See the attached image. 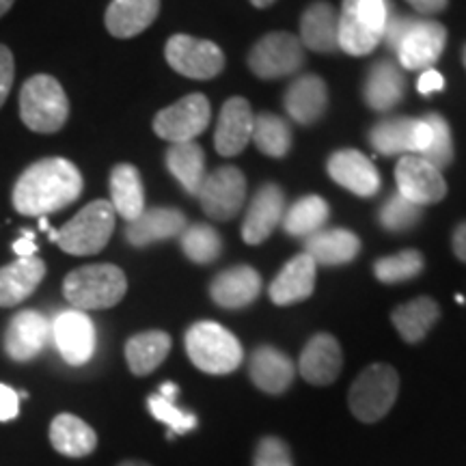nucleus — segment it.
Here are the masks:
<instances>
[{
  "label": "nucleus",
  "instance_id": "obj_19",
  "mask_svg": "<svg viewBox=\"0 0 466 466\" xmlns=\"http://www.w3.org/2000/svg\"><path fill=\"white\" fill-rule=\"evenodd\" d=\"M329 175L341 188L357 197H374L380 190V175L374 162L357 149H339L329 158Z\"/></svg>",
  "mask_w": 466,
  "mask_h": 466
},
{
  "label": "nucleus",
  "instance_id": "obj_38",
  "mask_svg": "<svg viewBox=\"0 0 466 466\" xmlns=\"http://www.w3.org/2000/svg\"><path fill=\"white\" fill-rule=\"evenodd\" d=\"M184 255L195 264H212L223 253V242L217 229L209 225H190L186 227L182 236Z\"/></svg>",
  "mask_w": 466,
  "mask_h": 466
},
{
  "label": "nucleus",
  "instance_id": "obj_51",
  "mask_svg": "<svg viewBox=\"0 0 466 466\" xmlns=\"http://www.w3.org/2000/svg\"><path fill=\"white\" fill-rule=\"evenodd\" d=\"M14 3H15V0H0V17L7 14L11 7H14Z\"/></svg>",
  "mask_w": 466,
  "mask_h": 466
},
{
  "label": "nucleus",
  "instance_id": "obj_27",
  "mask_svg": "<svg viewBox=\"0 0 466 466\" xmlns=\"http://www.w3.org/2000/svg\"><path fill=\"white\" fill-rule=\"evenodd\" d=\"M158 14L160 0H113L104 22L113 37L130 39L147 31Z\"/></svg>",
  "mask_w": 466,
  "mask_h": 466
},
{
  "label": "nucleus",
  "instance_id": "obj_12",
  "mask_svg": "<svg viewBox=\"0 0 466 466\" xmlns=\"http://www.w3.org/2000/svg\"><path fill=\"white\" fill-rule=\"evenodd\" d=\"M197 197L209 218L231 220L240 214L244 201H247V179L240 168L220 167L206 175Z\"/></svg>",
  "mask_w": 466,
  "mask_h": 466
},
{
  "label": "nucleus",
  "instance_id": "obj_23",
  "mask_svg": "<svg viewBox=\"0 0 466 466\" xmlns=\"http://www.w3.org/2000/svg\"><path fill=\"white\" fill-rule=\"evenodd\" d=\"M248 374L255 387L268 395H281L294 382L296 367L288 354L272 346H259L250 354Z\"/></svg>",
  "mask_w": 466,
  "mask_h": 466
},
{
  "label": "nucleus",
  "instance_id": "obj_29",
  "mask_svg": "<svg viewBox=\"0 0 466 466\" xmlns=\"http://www.w3.org/2000/svg\"><path fill=\"white\" fill-rule=\"evenodd\" d=\"M300 44L313 52L339 48V11L329 3H313L300 20Z\"/></svg>",
  "mask_w": 466,
  "mask_h": 466
},
{
  "label": "nucleus",
  "instance_id": "obj_5",
  "mask_svg": "<svg viewBox=\"0 0 466 466\" xmlns=\"http://www.w3.org/2000/svg\"><path fill=\"white\" fill-rule=\"evenodd\" d=\"M20 115L28 130L55 134L67 124L69 100L61 83L48 74L28 78L20 91Z\"/></svg>",
  "mask_w": 466,
  "mask_h": 466
},
{
  "label": "nucleus",
  "instance_id": "obj_41",
  "mask_svg": "<svg viewBox=\"0 0 466 466\" xmlns=\"http://www.w3.org/2000/svg\"><path fill=\"white\" fill-rule=\"evenodd\" d=\"M378 218H380V225L387 231L401 233L412 229V227L421 220V208L395 192V195L389 197V201L380 208Z\"/></svg>",
  "mask_w": 466,
  "mask_h": 466
},
{
  "label": "nucleus",
  "instance_id": "obj_16",
  "mask_svg": "<svg viewBox=\"0 0 466 466\" xmlns=\"http://www.w3.org/2000/svg\"><path fill=\"white\" fill-rule=\"evenodd\" d=\"M285 214V195L277 184H266L255 192L242 223V240L247 244H261L281 225Z\"/></svg>",
  "mask_w": 466,
  "mask_h": 466
},
{
  "label": "nucleus",
  "instance_id": "obj_45",
  "mask_svg": "<svg viewBox=\"0 0 466 466\" xmlns=\"http://www.w3.org/2000/svg\"><path fill=\"white\" fill-rule=\"evenodd\" d=\"M20 415V393L9 384H0V421H14Z\"/></svg>",
  "mask_w": 466,
  "mask_h": 466
},
{
  "label": "nucleus",
  "instance_id": "obj_33",
  "mask_svg": "<svg viewBox=\"0 0 466 466\" xmlns=\"http://www.w3.org/2000/svg\"><path fill=\"white\" fill-rule=\"evenodd\" d=\"M171 352V337L165 330H145L127 339L126 360L134 376H147L165 363Z\"/></svg>",
  "mask_w": 466,
  "mask_h": 466
},
{
  "label": "nucleus",
  "instance_id": "obj_8",
  "mask_svg": "<svg viewBox=\"0 0 466 466\" xmlns=\"http://www.w3.org/2000/svg\"><path fill=\"white\" fill-rule=\"evenodd\" d=\"M305 63V52L299 37L291 33H270L253 46L248 67L258 78L277 80L296 74Z\"/></svg>",
  "mask_w": 466,
  "mask_h": 466
},
{
  "label": "nucleus",
  "instance_id": "obj_4",
  "mask_svg": "<svg viewBox=\"0 0 466 466\" xmlns=\"http://www.w3.org/2000/svg\"><path fill=\"white\" fill-rule=\"evenodd\" d=\"M387 22V0H343L339 48L352 56L370 55L380 46Z\"/></svg>",
  "mask_w": 466,
  "mask_h": 466
},
{
  "label": "nucleus",
  "instance_id": "obj_28",
  "mask_svg": "<svg viewBox=\"0 0 466 466\" xmlns=\"http://www.w3.org/2000/svg\"><path fill=\"white\" fill-rule=\"evenodd\" d=\"M46 277V264L39 258H17L0 268V307H15L26 300Z\"/></svg>",
  "mask_w": 466,
  "mask_h": 466
},
{
  "label": "nucleus",
  "instance_id": "obj_25",
  "mask_svg": "<svg viewBox=\"0 0 466 466\" xmlns=\"http://www.w3.org/2000/svg\"><path fill=\"white\" fill-rule=\"evenodd\" d=\"M406 96V78L401 67L391 61H378L367 72L363 85L365 104L376 113L393 110Z\"/></svg>",
  "mask_w": 466,
  "mask_h": 466
},
{
  "label": "nucleus",
  "instance_id": "obj_52",
  "mask_svg": "<svg viewBox=\"0 0 466 466\" xmlns=\"http://www.w3.org/2000/svg\"><path fill=\"white\" fill-rule=\"evenodd\" d=\"M250 3H253L258 9H266V7H270V5H275L277 0H250Z\"/></svg>",
  "mask_w": 466,
  "mask_h": 466
},
{
  "label": "nucleus",
  "instance_id": "obj_3",
  "mask_svg": "<svg viewBox=\"0 0 466 466\" xmlns=\"http://www.w3.org/2000/svg\"><path fill=\"white\" fill-rule=\"evenodd\" d=\"M186 352L197 370L212 376L231 374L244 360L240 341L217 322L192 324L186 333Z\"/></svg>",
  "mask_w": 466,
  "mask_h": 466
},
{
  "label": "nucleus",
  "instance_id": "obj_14",
  "mask_svg": "<svg viewBox=\"0 0 466 466\" xmlns=\"http://www.w3.org/2000/svg\"><path fill=\"white\" fill-rule=\"evenodd\" d=\"M447 44V28L434 20H417L412 17L404 37L395 50L400 66L410 72L430 69L439 61Z\"/></svg>",
  "mask_w": 466,
  "mask_h": 466
},
{
  "label": "nucleus",
  "instance_id": "obj_31",
  "mask_svg": "<svg viewBox=\"0 0 466 466\" xmlns=\"http://www.w3.org/2000/svg\"><path fill=\"white\" fill-rule=\"evenodd\" d=\"M50 442L58 453L69 458H85L96 451L97 434L83 419L61 412L50 423Z\"/></svg>",
  "mask_w": 466,
  "mask_h": 466
},
{
  "label": "nucleus",
  "instance_id": "obj_35",
  "mask_svg": "<svg viewBox=\"0 0 466 466\" xmlns=\"http://www.w3.org/2000/svg\"><path fill=\"white\" fill-rule=\"evenodd\" d=\"M168 171L188 195H197L206 179V154L195 141L175 143L167 151Z\"/></svg>",
  "mask_w": 466,
  "mask_h": 466
},
{
  "label": "nucleus",
  "instance_id": "obj_30",
  "mask_svg": "<svg viewBox=\"0 0 466 466\" xmlns=\"http://www.w3.org/2000/svg\"><path fill=\"white\" fill-rule=\"evenodd\" d=\"M305 253L318 266H343L357 259L360 240L348 229L318 231L305 240Z\"/></svg>",
  "mask_w": 466,
  "mask_h": 466
},
{
  "label": "nucleus",
  "instance_id": "obj_48",
  "mask_svg": "<svg viewBox=\"0 0 466 466\" xmlns=\"http://www.w3.org/2000/svg\"><path fill=\"white\" fill-rule=\"evenodd\" d=\"M406 3L415 11H419V14L434 15V14H441V11H445L447 5H450V0H406Z\"/></svg>",
  "mask_w": 466,
  "mask_h": 466
},
{
  "label": "nucleus",
  "instance_id": "obj_20",
  "mask_svg": "<svg viewBox=\"0 0 466 466\" xmlns=\"http://www.w3.org/2000/svg\"><path fill=\"white\" fill-rule=\"evenodd\" d=\"M343 354L339 341L333 335L319 333L311 337L302 350L299 360V371L309 384L316 387H326V384L335 382L341 374Z\"/></svg>",
  "mask_w": 466,
  "mask_h": 466
},
{
  "label": "nucleus",
  "instance_id": "obj_50",
  "mask_svg": "<svg viewBox=\"0 0 466 466\" xmlns=\"http://www.w3.org/2000/svg\"><path fill=\"white\" fill-rule=\"evenodd\" d=\"M158 393L167 400H175V398H177V393H179V387H177V384H173V382H165L160 387Z\"/></svg>",
  "mask_w": 466,
  "mask_h": 466
},
{
  "label": "nucleus",
  "instance_id": "obj_15",
  "mask_svg": "<svg viewBox=\"0 0 466 466\" xmlns=\"http://www.w3.org/2000/svg\"><path fill=\"white\" fill-rule=\"evenodd\" d=\"M52 339L66 363L85 365L96 352V326L85 311L67 309L52 319Z\"/></svg>",
  "mask_w": 466,
  "mask_h": 466
},
{
  "label": "nucleus",
  "instance_id": "obj_11",
  "mask_svg": "<svg viewBox=\"0 0 466 466\" xmlns=\"http://www.w3.org/2000/svg\"><path fill=\"white\" fill-rule=\"evenodd\" d=\"M209 116H212V108H209L208 97L203 93H190L156 115L154 132L173 145L188 143L206 132Z\"/></svg>",
  "mask_w": 466,
  "mask_h": 466
},
{
  "label": "nucleus",
  "instance_id": "obj_24",
  "mask_svg": "<svg viewBox=\"0 0 466 466\" xmlns=\"http://www.w3.org/2000/svg\"><path fill=\"white\" fill-rule=\"evenodd\" d=\"M186 229L184 212L175 208H151L126 227V238L132 247H147V244L171 240L182 236Z\"/></svg>",
  "mask_w": 466,
  "mask_h": 466
},
{
  "label": "nucleus",
  "instance_id": "obj_10",
  "mask_svg": "<svg viewBox=\"0 0 466 466\" xmlns=\"http://www.w3.org/2000/svg\"><path fill=\"white\" fill-rule=\"evenodd\" d=\"M432 141L428 119L412 116H389L370 130V143L382 156H421Z\"/></svg>",
  "mask_w": 466,
  "mask_h": 466
},
{
  "label": "nucleus",
  "instance_id": "obj_9",
  "mask_svg": "<svg viewBox=\"0 0 466 466\" xmlns=\"http://www.w3.org/2000/svg\"><path fill=\"white\" fill-rule=\"evenodd\" d=\"M165 55L175 72L192 80H209L225 67V55L217 44L190 35H173L167 42Z\"/></svg>",
  "mask_w": 466,
  "mask_h": 466
},
{
  "label": "nucleus",
  "instance_id": "obj_40",
  "mask_svg": "<svg viewBox=\"0 0 466 466\" xmlns=\"http://www.w3.org/2000/svg\"><path fill=\"white\" fill-rule=\"evenodd\" d=\"M430 127H432V141H430L428 149L423 151L421 158H425L430 165H434L439 171L447 168L453 162V138L451 127L439 113L425 115Z\"/></svg>",
  "mask_w": 466,
  "mask_h": 466
},
{
  "label": "nucleus",
  "instance_id": "obj_44",
  "mask_svg": "<svg viewBox=\"0 0 466 466\" xmlns=\"http://www.w3.org/2000/svg\"><path fill=\"white\" fill-rule=\"evenodd\" d=\"M14 76H15L14 55H11L7 46L0 44V106L7 102L11 86H14Z\"/></svg>",
  "mask_w": 466,
  "mask_h": 466
},
{
  "label": "nucleus",
  "instance_id": "obj_42",
  "mask_svg": "<svg viewBox=\"0 0 466 466\" xmlns=\"http://www.w3.org/2000/svg\"><path fill=\"white\" fill-rule=\"evenodd\" d=\"M147 406H149L151 417L158 419L162 423H167L173 434H186L197 428V417L192 415V412H186L182 408H177L175 400H167L162 398L160 393H156L147 400Z\"/></svg>",
  "mask_w": 466,
  "mask_h": 466
},
{
  "label": "nucleus",
  "instance_id": "obj_1",
  "mask_svg": "<svg viewBox=\"0 0 466 466\" xmlns=\"http://www.w3.org/2000/svg\"><path fill=\"white\" fill-rule=\"evenodd\" d=\"M83 175L66 158L35 162L17 177L14 186V208L25 217H48L72 206L83 192Z\"/></svg>",
  "mask_w": 466,
  "mask_h": 466
},
{
  "label": "nucleus",
  "instance_id": "obj_32",
  "mask_svg": "<svg viewBox=\"0 0 466 466\" xmlns=\"http://www.w3.org/2000/svg\"><path fill=\"white\" fill-rule=\"evenodd\" d=\"M110 206L127 223L145 212V188L141 173L132 165H116L110 173Z\"/></svg>",
  "mask_w": 466,
  "mask_h": 466
},
{
  "label": "nucleus",
  "instance_id": "obj_7",
  "mask_svg": "<svg viewBox=\"0 0 466 466\" xmlns=\"http://www.w3.org/2000/svg\"><path fill=\"white\" fill-rule=\"evenodd\" d=\"M115 218L116 214L110 201H91L58 229L56 244L63 253L78 255V258L100 253L113 236Z\"/></svg>",
  "mask_w": 466,
  "mask_h": 466
},
{
  "label": "nucleus",
  "instance_id": "obj_43",
  "mask_svg": "<svg viewBox=\"0 0 466 466\" xmlns=\"http://www.w3.org/2000/svg\"><path fill=\"white\" fill-rule=\"evenodd\" d=\"M253 466H294L288 445L277 436H266L259 441Z\"/></svg>",
  "mask_w": 466,
  "mask_h": 466
},
{
  "label": "nucleus",
  "instance_id": "obj_36",
  "mask_svg": "<svg viewBox=\"0 0 466 466\" xmlns=\"http://www.w3.org/2000/svg\"><path fill=\"white\" fill-rule=\"evenodd\" d=\"M329 203L322 197L309 195L302 197L283 214V229L291 238H309L313 233L322 231V227L329 220Z\"/></svg>",
  "mask_w": 466,
  "mask_h": 466
},
{
  "label": "nucleus",
  "instance_id": "obj_22",
  "mask_svg": "<svg viewBox=\"0 0 466 466\" xmlns=\"http://www.w3.org/2000/svg\"><path fill=\"white\" fill-rule=\"evenodd\" d=\"M261 277L250 266H233L214 277L209 283V296L223 309H244L258 300Z\"/></svg>",
  "mask_w": 466,
  "mask_h": 466
},
{
  "label": "nucleus",
  "instance_id": "obj_6",
  "mask_svg": "<svg viewBox=\"0 0 466 466\" xmlns=\"http://www.w3.org/2000/svg\"><path fill=\"white\" fill-rule=\"evenodd\" d=\"M400 391V376L391 365L374 363L360 371L348 391V406L363 423H376L389 415Z\"/></svg>",
  "mask_w": 466,
  "mask_h": 466
},
{
  "label": "nucleus",
  "instance_id": "obj_39",
  "mask_svg": "<svg viewBox=\"0 0 466 466\" xmlns=\"http://www.w3.org/2000/svg\"><path fill=\"white\" fill-rule=\"evenodd\" d=\"M423 255L415 248L401 250V253L380 258L374 264V275L380 283L393 285L401 281H410L423 272Z\"/></svg>",
  "mask_w": 466,
  "mask_h": 466
},
{
  "label": "nucleus",
  "instance_id": "obj_13",
  "mask_svg": "<svg viewBox=\"0 0 466 466\" xmlns=\"http://www.w3.org/2000/svg\"><path fill=\"white\" fill-rule=\"evenodd\" d=\"M395 182H398V195L404 197L415 206H434L445 199L447 182L434 165L421 156H401L395 167Z\"/></svg>",
  "mask_w": 466,
  "mask_h": 466
},
{
  "label": "nucleus",
  "instance_id": "obj_46",
  "mask_svg": "<svg viewBox=\"0 0 466 466\" xmlns=\"http://www.w3.org/2000/svg\"><path fill=\"white\" fill-rule=\"evenodd\" d=\"M445 89V78H442L441 72H436V69H423V74L419 76L417 80V91L421 93V96H432V93H439Z\"/></svg>",
  "mask_w": 466,
  "mask_h": 466
},
{
  "label": "nucleus",
  "instance_id": "obj_54",
  "mask_svg": "<svg viewBox=\"0 0 466 466\" xmlns=\"http://www.w3.org/2000/svg\"><path fill=\"white\" fill-rule=\"evenodd\" d=\"M462 63H464V67H466V46H464V52H462Z\"/></svg>",
  "mask_w": 466,
  "mask_h": 466
},
{
  "label": "nucleus",
  "instance_id": "obj_53",
  "mask_svg": "<svg viewBox=\"0 0 466 466\" xmlns=\"http://www.w3.org/2000/svg\"><path fill=\"white\" fill-rule=\"evenodd\" d=\"M119 466H151V464L143 462V460H126V462H121Z\"/></svg>",
  "mask_w": 466,
  "mask_h": 466
},
{
  "label": "nucleus",
  "instance_id": "obj_49",
  "mask_svg": "<svg viewBox=\"0 0 466 466\" xmlns=\"http://www.w3.org/2000/svg\"><path fill=\"white\" fill-rule=\"evenodd\" d=\"M451 248H453V255H456L460 261H464V264H466V220H464V223H460L456 229H453Z\"/></svg>",
  "mask_w": 466,
  "mask_h": 466
},
{
  "label": "nucleus",
  "instance_id": "obj_34",
  "mask_svg": "<svg viewBox=\"0 0 466 466\" xmlns=\"http://www.w3.org/2000/svg\"><path fill=\"white\" fill-rule=\"evenodd\" d=\"M441 307L439 302L430 296H419V299L400 305L393 311V326L400 337L408 343H419L425 339V335L432 330V326L439 322Z\"/></svg>",
  "mask_w": 466,
  "mask_h": 466
},
{
  "label": "nucleus",
  "instance_id": "obj_26",
  "mask_svg": "<svg viewBox=\"0 0 466 466\" xmlns=\"http://www.w3.org/2000/svg\"><path fill=\"white\" fill-rule=\"evenodd\" d=\"M285 110L294 121L302 126L316 124L329 106V89L319 76L307 74L289 85L283 97Z\"/></svg>",
  "mask_w": 466,
  "mask_h": 466
},
{
  "label": "nucleus",
  "instance_id": "obj_47",
  "mask_svg": "<svg viewBox=\"0 0 466 466\" xmlns=\"http://www.w3.org/2000/svg\"><path fill=\"white\" fill-rule=\"evenodd\" d=\"M14 250L17 258H35L37 253V242H35V231L25 229L20 240L14 242Z\"/></svg>",
  "mask_w": 466,
  "mask_h": 466
},
{
  "label": "nucleus",
  "instance_id": "obj_37",
  "mask_svg": "<svg viewBox=\"0 0 466 466\" xmlns=\"http://www.w3.org/2000/svg\"><path fill=\"white\" fill-rule=\"evenodd\" d=\"M250 141L255 143V147L261 154L270 156V158H283L291 147V130L283 116L275 113H261L255 115L253 138Z\"/></svg>",
  "mask_w": 466,
  "mask_h": 466
},
{
  "label": "nucleus",
  "instance_id": "obj_18",
  "mask_svg": "<svg viewBox=\"0 0 466 466\" xmlns=\"http://www.w3.org/2000/svg\"><path fill=\"white\" fill-rule=\"evenodd\" d=\"M52 339V326L48 318L39 311H20L9 322L5 335V350L17 363H26L37 357Z\"/></svg>",
  "mask_w": 466,
  "mask_h": 466
},
{
  "label": "nucleus",
  "instance_id": "obj_2",
  "mask_svg": "<svg viewBox=\"0 0 466 466\" xmlns=\"http://www.w3.org/2000/svg\"><path fill=\"white\" fill-rule=\"evenodd\" d=\"M126 291L127 279L124 270L113 264L76 268L63 281V296L74 309L85 313L119 305Z\"/></svg>",
  "mask_w": 466,
  "mask_h": 466
},
{
  "label": "nucleus",
  "instance_id": "obj_17",
  "mask_svg": "<svg viewBox=\"0 0 466 466\" xmlns=\"http://www.w3.org/2000/svg\"><path fill=\"white\" fill-rule=\"evenodd\" d=\"M253 127L255 115L250 104L244 97H229L218 115L214 147L225 158L238 156L242 149H247L248 141L253 138Z\"/></svg>",
  "mask_w": 466,
  "mask_h": 466
},
{
  "label": "nucleus",
  "instance_id": "obj_21",
  "mask_svg": "<svg viewBox=\"0 0 466 466\" xmlns=\"http://www.w3.org/2000/svg\"><path fill=\"white\" fill-rule=\"evenodd\" d=\"M318 264L309 258L307 253L296 255L281 268L275 281L270 283V300L279 307L296 305V302L307 300L316 289Z\"/></svg>",
  "mask_w": 466,
  "mask_h": 466
}]
</instances>
